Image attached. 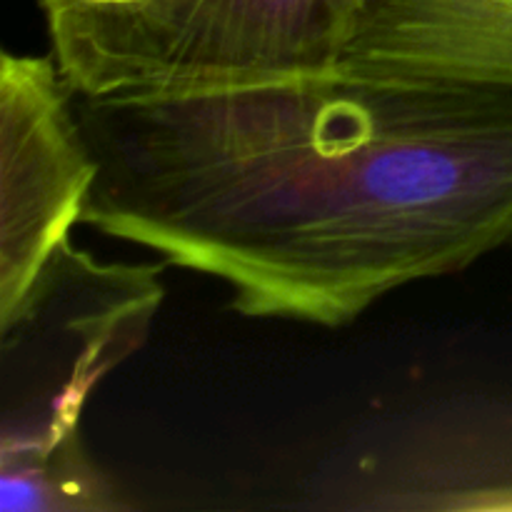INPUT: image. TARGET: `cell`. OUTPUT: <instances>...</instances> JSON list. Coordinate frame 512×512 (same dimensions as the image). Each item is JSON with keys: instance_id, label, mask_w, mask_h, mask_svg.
I'll return each instance as SVG.
<instances>
[{"instance_id": "1", "label": "cell", "mask_w": 512, "mask_h": 512, "mask_svg": "<svg viewBox=\"0 0 512 512\" xmlns=\"http://www.w3.org/2000/svg\"><path fill=\"white\" fill-rule=\"evenodd\" d=\"M75 105L83 223L223 280L245 318L343 328L512 248V90L335 65Z\"/></svg>"}, {"instance_id": "6", "label": "cell", "mask_w": 512, "mask_h": 512, "mask_svg": "<svg viewBox=\"0 0 512 512\" xmlns=\"http://www.w3.org/2000/svg\"><path fill=\"white\" fill-rule=\"evenodd\" d=\"M0 510H118L108 480L85 455L83 440L73 438L45 458L0 463Z\"/></svg>"}, {"instance_id": "7", "label": "cell", "mask_w": 512, "mask_h": 512, "mask_svg": "<svg viewBox=\"0 0 512 512\" xmlns=\"http://www.w3.org/2000/svg\"><path fill=\"white\" fill-rule=\"evenodd\" d=\"M38 3H40V0H38ZM100 3H113V0H100Z\"/></svg>"}, {"instance_id": "4", "label": "cell", "mask_w": 512, "mask_h": 512, "mask_svg": "<svg viewBox=\"0 0 512 512\" xmlns=\"http://www.w3.org/2000/svg\"><path fill=\"white\" fill-rule=\"evenodd\" d=\"M98 163L75 93L53 55H0V320L58 253L93 190Z\"/></svg>"}, {"instance_id": "3", "label": "cell", "mask_w": 512, "mask_h": 512, "mask_svg": "<svg viewBox=\"0 0 512 512\" xmlns=\"http://www.w3.org/2000/svg\"><path fill=\"white\" fill-rule=\"evenodd\" d=\"M160 265L98 263L63 243L23 303L0 320L3 358H18V408L5 410L0 463L45 458L80 438L95 385L148 338Z\"/></svg>"}, {"instance_id": "2", "label": "cell", "mask_w": 512, "mask_h": 512, "mask_svg": "<svg viewBox=\"0 0 512 512\" xmlns=\"http://www.w3.org/2000/svg\"><path fill=\"white\" fill-rule=\"evenodd\" d=\"M78 98L200 93L333 70L360 0H40Z\"/></svg>"}, {"instance_id": "5", "label": "cell", "mask_w": 512, "mask_h": 512, "mask_svg": "<svg viewBox=\"0 0 512 512\" xmlns=\"http://www.w3.org/2000/svg\"><path fill=\"white\" fill-rule=\"evenodd\" d=\"M338 65L512 90V0H360Z\"/></svg>"}]
</instances>
